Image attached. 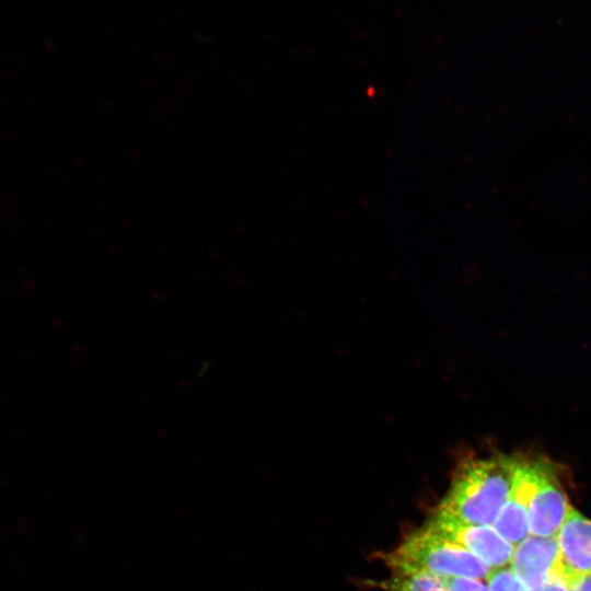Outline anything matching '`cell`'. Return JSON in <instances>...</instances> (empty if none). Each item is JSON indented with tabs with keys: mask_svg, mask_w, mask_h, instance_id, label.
Here are the masks:
<instances>
[{
	"mask_svg": "<svg viewBox=\"0 0 591 591\" xmlns=\"http://www.w3.org/2000/svg\"><path fill=\"white\" fill-rule=\"evenodd\" d=\"M519 462L506 455L468 462L438 508L463 522L494 525L513 486Z\"/></svg>",
	"mask_w": 591,
	"mask_h": 591,
	"instance_id": "cell-1",
	"label": "cell"
},
{
	"mask_svg": "<svg viewBox=\"0 0 591 591\" xmlns=\"http://www.w3.org/2000/svg\"><path fill=\"white\" fill-rule=\"evenodd\" d=\"M394 572L417 571L439 578L486 579L491 568L459 544L425 526L387 556Z\"/></svg>",
	"mask_w": 591,
	"mask_h": 591,
	"instance_id": "cell-2",
	"label": "cell"
},
{
	"mask_svg": "<svg viewBox=\"0 0 591 591\" xmlns=\"http://www.w3.org/2000/svg\"><path fill=\"white\" fill-rule=\"evenodd\" d=\"M425 528L459 544L491 569L510 564L514 546L493 525L463 522L437 508Z\"/></svg>",
	"mask_w": 591,
	"mask_h": 591,
	"instance_id": "cell-3",
	"label": "cell"
},
{
	"mask_svg": "<svg viewBox=\"0 0 591 591\" xmlns=\"http://www.w3.org/2000/svg\"><path fill=\"white\" fill-rule=\"evenodd\" d=\"M510 568L532 591H538L552 577L561 573L557 535H528L514 546Z\"/></svg>",
	"mask_w": 591,
	"mask_h": 591,
	"instance_id": "cell-4",
	"label": "cell"
},
{
	"mask_svg": "<svg viewBox=\"0 0 591 591\" xmlns=\"http://www.w3.org/2000/svg\"><path fill=\"white\" fill-rule=\"evenodd\" d=\"M542 462L520 461L509 497L494 522L495 530L513 546L529 534V506L535 489Z\"/></svg>",
	"mask_w": 591,
	"mask_h": 591,
	"instance_id": "cell-5",
	"label": "cell"
},
{
	"mask_svg": "<svg viewBox=\"0 0 591 591\" xmlns=\"http://www.w3.org/2000/svg\"><path fill=\"white\" fill-rule=\"evenodd\" d=\"M554 470L541 464L540 476L529 506V530L531 535H557L570 509Z\"/></svg>",
	"mask_w": 591,
	"mask_h": 591,
	"instance_id": "cell-6",
	"label": "cell"
},
{
	"mask_svg": "<svg viewBox=\"0 0 591 591\" xmlns=\"http://www.w3.org/2000/svg\"><path fill=\"white\" fill-rule=\"evenodd\" d=\"M557 538L565 579L591 573V520L570 507Z\"/></svg>",
	"mask_w": 591,
	"mask_h": 591,
	"instance_id": "cell-7",
	"label": "cell"
},
{
	"mask_svg": "<svg viewBox=\"0 0 591 591\" xmlns=\"http://www.w3.org/2000/svg\"><path fill=\"white\" fill-rule=\"evenodd\" d=\"M386 591H448L439 577L425 572H394L380 582Z\"/></svg>",
	"mask_w": 591,
	"mask_h": 591,
	"instance_id": "cell-8",
	"label": "cell"
},
{
	"mask_svg": "<svg viewBox=\"0 0 591 591\" xmlns=\"http://www.w3.org/2000/svg\"><path fill=\"white\" fill-rule=\"evenodd\" d=\"M486 583L490 591H532L517 577L510 566L493 568Z\"/></svg>",
	"mask_w": 591,
	"mask_h": 591,
	"instance_id": "cell-9",
	"label": "cell"
},
{
	"mask_svg": "<svg viewBox=\"0 0 591 591\" xmlns=\"http://www.w3.org/2000/svg\"><path fill=\"white\" fill-rule=\"evenodd\" d=\"M448 591H490L487 583L473 578H440Z\"/></svg>",
	"mask_w": 591,
	"mask_h": 591,
	"instance_id": "cell-10",
	"label": "cell"
},
{
	"mask_svg": "<svg viewBox=\"0 0 591 591\" xmlns=\"http://www.w3.org/2000/svg\"><path fill=\"white\" fill-rule=\"evenodd\" d=\"M538 591H569L568 581L561 573L552 577Z\"/></svg>",
	"mask_w": 591,
	"mask_h": 591,
	"instance_id": "cell-11",
	"label": "cell"
},
{
	"mask_svg": "<svg viewBox=\"0 0 591 591\" xmlns=\"http://www.w3.org/2000/svg\"><path fill=\"white\" fill-rule=\"evenodd\" d=\"M569 591H591V573L568 581Z\"/></svg>",
	"mask_w": 591,
	"mask_h": 591,
	"instance_id": "cell-12",
	"label": "cell"
}]
</instances>
